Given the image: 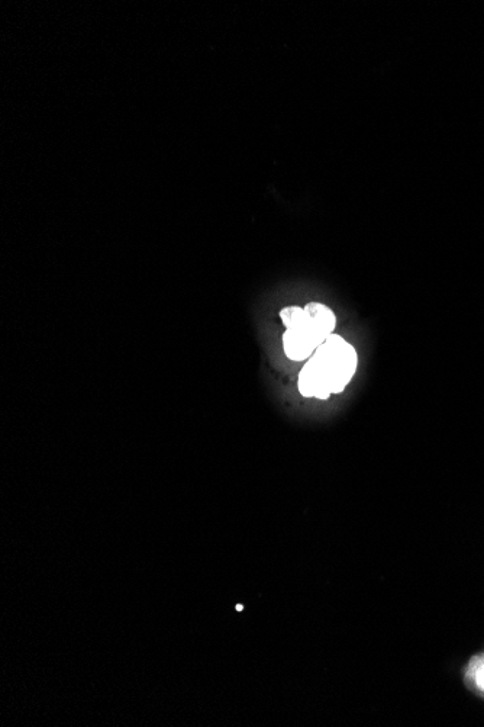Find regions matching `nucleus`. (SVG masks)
I'll use <instances>...</instances> for the list:
<instances>
[{
  "mask_svg": "<svg viewBox=\"0 0 484 727\" xmlns=\"http://www.w3.org/2000/svg\"><path fill=\"white\" fill-rule=\"evenodd\" d=\"M356 349L338 334H331L314 355L309 357L299 373L298 388L305 398L328 400L341 394L356 375Z\"/></svg>",
  "mask_w": 484,
  "mask_h": 727,
  "instance_id": "1",
  "label": "nucleus"
},
{
  "mask_svg": "<svg viewBox=\"0 0 484 727\" xmlns=\"http://www.w3.org/2000/svg\"><path fill=\"white\" fill-rule=\"evenodd\" d=\"M337 327V317L327 305L311 302L303 314L283 334L285 355L293 362H302L314 355Z\"/></svg>",
  "mask_w": 484,
  "mask_h": 727,
  "instance_id": "2",
  "label": "nucleus"
},
{
  "mask_svg": "<svg viewBox=\"0 0 484 727\" xmlns=\"http://www.w3.org/2000/svg\"><path fill=\"white\" fill-rule=\"evenodd\" d=\"M473 681L474 685H476V687L484 693V661L474 667Z\"/></svg>",
  "mask_w": 484,
  "mask_h": 727,
  "instance_id": "3",
  "label": "nucleus"
}]
</instances>
